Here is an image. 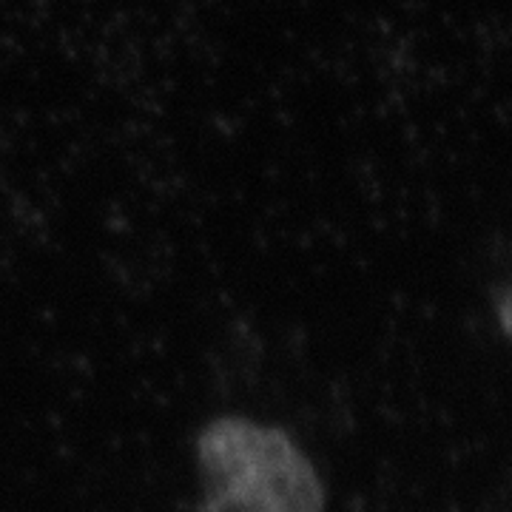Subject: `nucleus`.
Masks as SVG:
<instances>
[{
    "label": "nucleus",
    "mask_w": 512,
    "mask_h": 512,
    "mask_svg": "<svg viewBox=\"0 0 512 512\" xmlns=\"http://www.w3.org/2000/svg\"><path fill=\"white\" fill-rule=\"evenodd\" d=\"M200 512H325L313 461L271 424L222 416L197 436Z\"/></svg>",
    "instance_id": "1"
},
{
    "label": "nucleus",
    "mask_w": 512,
    "mask_h": 512,
    "mask_svg": "<svg viewBox=\"0 0 512 512\" xmlns=\"http://www.w3.org/2000/svg\"><path fill=\"white\" fill-rule=\"evenodd\" d=\"M495 316H498L501 330L512 339V288L498 296V302H495Z\"/></svg>",
    "instance_id": "2"
}]
</instances>
